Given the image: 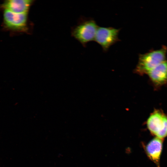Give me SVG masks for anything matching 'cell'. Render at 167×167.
I'll list each match as a JSON object with an SVG mask.
<instances>
[{
  "instance_id": "cell-1",
  "label": "cell",
  "mask_w": 167,
  "mask_h": 167,
  "mask_svg": "<svg viewBox=\"0 0 167 167\" xmlns=\"http://www.w3.org/2000/svg\"><path fill=\"white\" fill-rule=\"evenodd\" d=\"M98 27L93 19L82 18L77 24L72 28L71 35L85 46L88 43L94 40Z\"/></svg>"
},
{
  "instance_id": "cell-2",
  "label": "cell",
  "mask_w": 167,
  "mask_h": 167,
  "mask_svg": "<svg viewBox=\"0 0 167 167\" xmlns=\"http://www.w3.org/2000/svg\"><path fill=\"white\" fill-rule=\"evenodd\" d=\"M166 52V48L164 47L160 49L139 54L135 71L141 75L147 74L151 70L165 61Z\"/></svg>"
},
{
  "instance_id": "cell-3",
  "label": "cell",
  "mask_w": 167,
  "mask_h": 167,
  "mask_svg": "<svg viewBox=\"0 0 167 167\" xmlns=\"http://www.w3.org/2000/svg\"><path fill=\"white\" fill-rule=\"evenodd\" d=\"M3 24L6 30L12 32H28L29 30L28 13L18 14L3 10Z\"/></svg>"
},
{
  "instance_id": "cell-4",
  "label": "cell",
  "mask_w": 167,
  "mask_h": 167,
  "mask_svg": "<svg viewBox=\"0 0 167 167\" xmlns=\"http://www.w3.org/2000/svg\"><path fill=\"white\" fill-rule=\"evenodd\" d=\"M147 127L156 137L163 139L167 137V116L159 109L155 110L147 121Z\"/></svg>"
},
{
  "instance_id": "cell-5",
  "label": "cell",
  "mask_w": 167,
  "mask_h": 167,
  "mask_svg": "<svg viewBox=\"0 0 167 167\" xmlns=\"http://www.w3.org/2000/svg\"><path fill=\"white\" fill-rule=\"evenodd\" d=\"M120 30L112 27L98 26L94 40L101 45L104 52H107L111 46L120 41L118 37Z\"/></svg>"
},
{
  "instance_id": "cell-6",
  "label": "cell",
  "mask_w": 167,
  "mask_h": 167,
  "mask_svg": "<svg viewBox=\"0 0 167 167\" xmlns=\"http://www.w3.org/2000/svg\"><path fill=\"white\" fill-rule=\"evenodd\" d=\"M34 1L31 0H7L1 5L3 10L18 13H28Z\"/></svg>"
},
{
  "instance_id": "cell-7",
  "label": "cell",
  "mask_w": 167,
  "mask_h": 167,
  "mask_svg": "<svg viewBox=\"0 0 167 167\" xmlns=\"http://www.w3.org/2000/svg\"><path fill=\"white\" fill-rule=\"evenodd\" d=\"M156 87L167 84V61H165L151 70L147 74Z\"/></svg>"
},
{
  "instance_id": "cell-8",
  "label": "cell",
  "mask_w": 167,
  "mask_h": 167,
  "mask_svg": "<svg viewBox=\"0 0 167 167\" xmlns=\"http://www.w3.org/2000/svg\"><path fill=\"white\" fill-rule=\"evenodd\" d=\"M163 139L155 137L151 140L146 147V153L149 158L160 167V160L163 148Z\"/></svg>"
}]
</instances>
